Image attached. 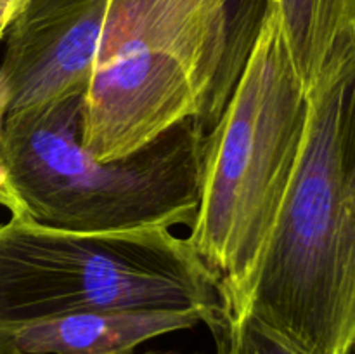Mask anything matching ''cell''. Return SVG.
Instances as JSON below:
<instances>
[{"mask_svg":"<svg viewBox=\"0 0 355 354\" xmlns=\"http://www.w3.org/2000/svg\"><path fill=\"white\" fill-rule=\"evenodd\" d=\"M236 314L307 354L355 353V45L309 92L297 170Z\"/></svg>","mask_w":355,"mask_h":354,"instance_id":"obj_2","label":"cell"},{"mask_svg":"<svg viewBox=\"0 0 355 354\" xmlns=\"http://www.w3.org/2000/svg\"><path fill=\"white\" fill-rule=\"evenodd\" d=\"M21 2L19 0H0V42L6 37V31L16 14L19 12Z\"/></svg>","mask_w":355,"mask_h":354,"instance_id":"obj_10","label":"cell"},{"mask_svg":"<svg viewBox=\"0 0 355 354\" xmlns=\"http://www.w3.org/2000/svg\"><path fill=\"white\" fill-rule=\"evenodd\" d=\"M205 325L217 354H307L272 326L252 314H236L222 301Z\"/></svg>","mask_w":355,"mask_h":354,"instance_id":"obj_9","label":"cell"},{"mask_svg":"<svg viewBox=\"0 0 355 354\" xmlns=\"http://www.w3.org/2000/svg\"><path fill=\"white\" fill-rule=\"evenodd\" d=\"M83 94L6 115L0 160L10 215L69 231L191 228L207 132L187 118L132 155L97 160L80 142Z\"/></svg>","mask_w":355,"mask_h":354,"instance_id":"obj_3","label":"cell"},{"mask_svg":"<svg viewBox=\"0 0 355 354\" xmlns=\"http://www.w3.org/2000/svg\"><path fill=\"white\" fill-rule=\"evenodd\" d=\"M107 0H26L6 31V115L89 89Z\"/></svg>","mask_w":355,"mask_h":354,"instance_id":"obj_6","label":"cell"},{"mask_svg":"<svg viewBox=\"0 0 355 354\" xmlns=\"http://www.w3.org/2000/svg\"><path fill=\"white\" fill-rule=\"evenodd\" d=\"M19 2H21V7H23L24 6V2H26V0H19ZM21 10V9H19Z\"/></svg>","mask_w":355,"mask_h":354,"instance_id":"obj_13","label":"cell"},{"mask_svg":"<svg viewBox=\"0 0 355 354\" xmlns=\"http://www.w3.org/2000/svg\"><path fill=\"white\" fill-rule=\"evenodd\" d=\"M201 309H106L30 323L0 337V354H132L159 335L207 323Z\"/></svg>","mask_w":355,"mask_h":354,"instance_id":"obj_7","label":"cell"},{"mask_svg":"<svg viewBox=\"0 0 355 354\" xmlns=\"http://www.w3.org/2000/svg\"><path fill=\"white\" fill-rule=\"evenodd\" d=\"M7 354H21V353H7ZM146 354H180V353H146Z\"/></svg>","mask_w":355,"mask_h":354,"instance_id":"obj_12","label":"cell"},{"mask_svg":"<svg viewBox=\"0 0 355 354\" xmlns=\"http://www.w3.org/2000/svg\"><path fill=\"white\" fill-rule=\"evenodd\" d=\"M307 94L336 54L355 45V0H266Z\"/></svg>","mask_w":355,"mask_h":354,"instance_id":"obj_8","label":"cell"},{"mask_svg":"<svg viewBox=\"0 0 355 354\" xmlns=\"http://www.w3.org/2000/svg\"><path fill=\"white\" fill-rule=\"evenodd\" d=\"M266 0H107L80 142L132 155L193 118L210 134L260 33Z\"/></svg>","mask_w":355,"mask_h":354,"instance_id":"obj_1","label":"cell"},{"mask_svg":"<svg viewBox=\"0 0 355 354\" xmlns=\"http://www.w3.org/2000/svg\"><path fill=\"white\" fill-rule=\"evenodd\" d=\"M218 305V274L172 229L69 231L24 215L0 224V337L75 312L196 307L211 316Z\"/></svg>","mask_w":355,"mask_h":354,"instance_id":"obj_5","label":"cell"},{"mask_svg":"<svg viewBox=\"0 0 355 354\" xmlns=\"http://www.w3.org/2000/svg\"><path fill=\"white\" fill-rule=\"evenodd\" d=\"M309 117V94L277 23L262 28L241 78L207 134L191 246L220 278L238 312L290 191Z\"/></svg>","mask_w":355,"mask_h":354,"instance_id":"obj_4","label":"cell"},{"mask_svg":"<svg viewBox=\"0 0 355 354\" xmlns=\"http://www.w3.org/2000/svg\"><path fill=\"white\" fill-rule=\"evenodd\" d=\"M3 111L0 110V142H2V127H3ZM0 205L6 207L7 210L10 208L12 205V196H10V189H9V184H7V176H6V169L2 165V160H0Z\"/></svg>","mask_w":355,"mask_h":354,"instance_id":"obj_11","label":"cell"}]
</instances>
